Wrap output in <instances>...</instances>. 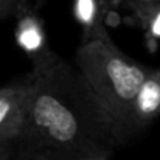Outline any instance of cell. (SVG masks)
I'll list each match as a JSON object with an SVG mask.
<instances>
[{
    "instance_id": "obj_8",
    "label": "cell",
    "mask_w": 160,
    "mask_h": 160,
    "mask_svg": "<svg viewBox=\"0 0 160 160\" xmlns=\"http://www.w3.org/2000/svg\"><path fill=\"white\" fill-rule=\"evenodd\" d=\"M39 154H41V149L27 143V142H22L19 143L14 156L11 160H39Z\"/></svg>"
},
{
    "instance_id": "obj_6",
    "label": "cell",
    "mask_w": 160,
    "mask_h": 160,
    "mask_svg": "<svg viewBox=\"0 0 160 160\" xmlns=\"http://www.w3.org/2000/svg\"><path fill=\"white\" fill-rule=\"evenodd\" d=\"M17 41L19 45L31 56L33 61L42 58L50 52L45 39V33L41 23V19L27 3L22 9L17 11Z\"/></svg>"
},
{
    "instance_id": "obj_11",
    "label": "cell",
    "mask_w": 160,
    "mask_h": 160,
    "mask_svg": "<svg viewBox=\"0 0 160 160\" xmlns=\"http://www.w3.org/2000/svg\"><path fill=\"white\" fill-rule=\"evenodd\" d=\"M112 156L110 151H103V152H95V154H86L79 157H73L70 160H109Z\"/></svg>"
},
{
    "instance_id": "obj_2",
    "label": "cell",
    "mask_w": 160,
    "mask_h": 160,
    "mask_svg": "<svg viewBox=\"0 0 160 160\" xmlns=\"http://www.w3.org/2000/svg\"><path fill=\"white\" fill-rule=\"evenodd\" d=\"M75 65L123 143L126 137L132 135V103L149 68L124 54L112 39L81 42L75 54Z\"/></svg>"
},
{
    "instance_id": "obj_12",
    "label": "cell",
    "mask_w": 160,
    "mask_h": 160,
    "mask_svg": "<svg viewBox=\"0 0 160 160\" xmlns=\"http://www.w3.org/2000/svg\"><path fill=\"white\" fill-rule=\"evenodd\" d=\"M113 3H123L128 8L138 6V5H160V0H112Z\"/></svg>"
},
{
    "instance_id": "obj_7",
    "label": "cell",
    "mask_w": 160,
    "mask_h": 160,
    "mask_svg": "<svg viewBox=\"0 0 160 160\" xmlns=\"http://www.w3.org/2000/svg\"><path fill=\"white\" fill-rule=\"evenodd\" d=\"M135 16L138 25L151 39L160 38V5H138L129 8Z\"/></svg>"
},
{
    "instance_id": "obj_5",
    "label": "cell",
    "mask_w": 160,
    "mask_h": 160,
    "mask_svg": "<svg viewBox=\"0 0 160 160\" xmlns=\"http://www.w3.org/2000/svg\"><path fill=\"white\" fill-rule=\"evenodd\" d=\"M112 5V0H73V16L82 27V42L110 39L106 17Z\"/></svg>"
},
{
    "instance_id": "obj_1",
    "label": "cell",
    "mask_w": 160,
    "mask_h": 160,
    "mask_svg": "<svg viewBox=\"0 0 160 160\" xmlns=\"http://www.w3.org/2000/svg\"><path fill=\"white\" fill-rule=\"evenodd\" d=\"M22 142L68 159L121 145L78 67L52 50L33 61Z\"/></svg>"
},
{
    "instance_id": "obj_14",
    "label": "cell",
    "mask_w": 160,
    "mask_h": 160,
    "mask_svg": "<svg viewBox=\"0 0 160 160\" xmlns=\"http://www.w3.org/2000/svg\"><path fill=\"white\" fill-rule=\"evenodd\" d=\"M0 19H3V0H0Z\"/></svg>"
},
{
    "instance_id": "obj_9",
    "label": "cell",
    "mask_w": 160,
    "mask_h": 160,
    "mask_svg": "<svg viewBox=\"0 0 160 160\" xmlns=\"http://www.w3.org/2000/svg\"><path fill=\"white\" fill-rule=\"evenodd\" d=\"M20 140H0V160H11Z\"/></svg>"
},
{
    "instance_id": "obj_3",
    "label": "cell",
    "mask_w": 160,
    "mask_h": 160,
    "mask_svg": "<svg viewBox=\"0 0 160 160\" xmlns=\"http://www.w3.org/2000/svg\"><path fill=\"white\" fill-rule=\"evenodd\" d=\"M30 76L0 89V140H20L25 131Z\"/></svg>"
},
{
    "instance_id": "obj_10",
    "label": "cell",
    "mask_w": 160,
    "mask_h": 160,
    "mask_svg": "<svg viewBox=\"0 0 160 160\" xmlns=\"http://www.w3.org/2000/svg\"><path fill=\"white\" fill-rule=\"evenodd\" d=\"M28 0H3V17L16 16L19 9H22Z\"/></svg>"
},
{
    "instance_id": "obj_4",
    "label": "cell",
    "mask_w": 160,
    "mask_h": 160,
    "mask_svg": "<svg viewBox=\"0 0 160 160\" xmlns=\"http://www.w3.org/2000/svg\"><path fill=\"white\" fill-rule=\"evenodd\" d=\"M160 115V68L149 70L140 84L131 113V134L149 124Z\"/></svg>"
},
{
    "instance_id": "obj_13",
    "label": "cell",
    "mask_w": 160,
    "mask_h": 160,
    "mask_svg": "<svg viewBox=\"0 0 160 160\" xmlns=\"http://www.w3.org/2000/svg\"><path fill=\"white\" fill-rule=\"evenodd\" d=\"M39 160H70L67 156L54 152V151H47V149H41Z\"/></svg>"
}]
</instances>
